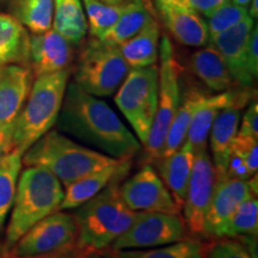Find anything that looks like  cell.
Masks as SVG:
<instances>
[{"label":"cell","mask_w":258,"mask_h":258,"mask_svg":"<svg viewBox=\"0 0 258 258\" xmlns=\"http://www.w3.org/2000/svg\"><path fill=\"white\" fill-rule=\"evenodd\" d=\"M247 67L251 76L256 79L258 73V29L254 25L251 30L249 43H247Z\"/></svg>","instance_id":"38"},{"label":"cell","mask_w":258,"mask_h":258,"mask_svg":"<svg viewBox=\"0 0 258 258\" xmlns=\"http://www.w3.org/2000/svg\"><path fill=\"white\" fill-rule=\"evenodd\" d=\"M231 150L239 152L244 158L251 175H256L258 170V139L243 137L237 133Z\"/></svg>","instance_id":"36"},{"label":"cell","mask_w":258,"mask_h":258,"mask_svg":"<svg viewBox=\"0 0 258 258\" xmlns=\"http://www.w3.org/2000/svg\"><path fill=\"white\" fill-rule=\"evenodd\" d=\"M252 28L253 18L247 16L227 31L211 36L208 41L220 53L234 83L244 88H250L254 80L247 67V43Z\"/></svg>","instance_id":"15"},{"label":"cell","mask_w":258,"mask_h":258,"mask_svg":"<svg viewBox=\"0 0 258 258\" xmlns=\"http://www.w3.org/2000/svg\"><path fill=\"white\" fill-rule=\"evenodd\" d=\"M159 69L157 64L131 69L115 95V103L127 118L141 146L146 144L157 111Z\"/></svg>","instance_id":"6"},{"label":"cell","mask_w":258,"mask_h":258,"mask_svg":"<svg viewBox=\"0 0 258 258\" xmlns=\"http://www.w3.org/2000/svg\"><path fill=\"white\" fill-rule=\"evenodd\" d=\"M189 238L180 214L137 212L133 224L111 244V249H147L177 243Z\"/></svg>","instance_id":"9"},{"label":"cell","mask_w":258,"mask_h":258,"mask_svg":"<svg viewBox=\"0 0 258 258\" xmlns=\"http://www.w3.org/2000/svg\"><path fill=\"white\" fill-rule=\"evenodd\" d=\"M60 128L117 159H132L141 145L105 102L71 84L59 115Z\"/></svg>","instance_id":"1"},{"label":"cell","mask_w":258,"mask_h":258,"mask_svg":"<svg viewBox=\"0 0 258 258\" xmlns=\"http://www.w3.org/2000/svg\"><path fill=\"white\" fill-rule=\"evenodd\" d=\"M72 59V43L54 29L30 36L29 67L35 78L69 69Z\"/></svg>","instance_id":"17"},{"label":"cell","mask_w":258,"mask_h":258,"mask_svg":"<svg viewBox=\"0 0 258 258\" xmlns=\"http://www.w3.org/2000/svg\"><path fill=\"white\" fill-rule=\"evenodd\" d=\"M88 258H103V257H102L101 254H99L98 252H93V253L90 254V256H89Z\"/></svg>","instance_id":"45"},{"label":"cell","mask_w":258,"mask_h":258,"mask_svg":"<svg viewBox=\"0 0 258 258\" xmlns=\"http://www.w3.org/2000/svg\"><path fill=\"white\" fill-rule=\"evenodd\" d=\"M258 231V201L256 196H250L239 205L232 215L225 238H238L244 235H256Z\"/></svg>","instance_id":"32"},{"label":"cell","mask_w":258,"mask_h":258,"mask_svg":"<svg viewBox=\"0 0 258 258\" xmlns=\"http://www.w3.org/2000/svg\"><path fill=\"white\" fill-rule=\"evenodd\" d=\"M93 252L95 251L85 246L78 239L71 241L70 244L51 252L36 254V256H18L12 252L11 249H8L4 244L0 243V258H88Z\"/></svg>","instance_id":"34"},{"label":"cell","mask_w":258,"mask_h":258,"mask_svg":"<svg viewBox=\"0 0 258 258\" xmlns=\"http://www.w3.org/2000/svg\"><path fill=\"white\" fill-rule=\"evenodd\" d=\"M120 195L134 212H163L180 214L170 190L151 164L120 185Z\"/></svg>","instance_id":"12"},{"label":"cell","mask_w":258,"mask_h":258,"mask_svg":"<svg viewBox=\"0 0 258 258\" xmlns=\"http://www.w3.org/2000/svg\"><path fill=\"white\" fill-rule=\"evenodd\" d=\"M22 166V154L17 151H12L0 158V227L14 205Z\"/></svg>","instance_id":"30"},{"label":"cell","mask_w":258,"mask_h":258,"mask_svg":"<svg viewBox=\"0 0 258 258\" xmlns=\"http://www.w3.org/2000/svg\"><path fill=\"white\" fill-rule=\"evenodd\" d=\"M164 24L179 43L190 47L206 46L209 41L207 22L189 8L158 6Z\"/></svg>","instance_id":"20"},{"label":"cell","mask_w":258,"mask_h":258,"mask_svg":"<svg viewBox=\"0 0 258 258\" xmlns=\"http://www.w3.org/2000/svg\"><path fill=\"white\" fill-rule=\"evenodd\" d=\"M157 6H177V8H188V0H157Z\"/></svg>","instance_id":"41"},{"label":"cell","mask_w":258,"mask_h":258,"mask_svg":"<svg viewBox=\"0 0 258 258\" xmlns=\"http://www.w3.org/2000/svg\"><path fill=\"white\" fill-rule=\"evenodd\" d=\"M191 69L212 91L224 92L233 88L234 80L224 59L211 44L192 54Z\"/></svg>","instance_id":"23"},{"label":"cell","mask_w":258,"mask_h":258,"mask_svg":"<svg viewBox=\"0 0 258 258\" xmlns=\"http://www.w3.org/2000/svg\"><path fill=\"white\" fill-rule=\"evenodd\" d=\"M247 102V99H243L226 106L219 112L211 127L208 137L211 138V158L218 180L225 178L232 144L239 129L241 110Z\"/></svg>","instance_id":"18"},{"label":"cell","mask_w":258,"mask_h":258,"mask_svg":"<svg viewBox=\"0 0 258 258\" xmlns=\"http://www.w3.org/2000/svg\"><path fill=\"white\" fill-rule=\"evenodd\" d=\"M250 196L251 191L247 180L222 178L217 180L213 199L206 215L203 237L225 238L226 228L232 215L239 205Z\"/></svg>","instance_id":"14"},{"label":"cell","mask_w":258,"mask_h":258,"mask_svg":"<svg viewBox=\"0 0 258 258\" xmlns=\"http://www.w3.org/2000/svg\"><path fill=\"white\" fill-rule=\"evenodd\" d=\"M159 34V27L154 18L137 35L118 44V49L131 69L156 64L158 60Z\"/></svg>","instance_id":"24"},{"label":"cell","mask_w":258,"mask_h":258,"mask_svg":"<svg viewBox=\"0 0 258 258\" xmlns=\"http://www.w3.org/2000/svg\"><path fill=\"white\" fill-rule=\"evenodd\" d=\"M70 73V69H64L37 77L12 127L10 135L12 151L23 156L29 147L54 127L59 120Z\"/></svg>","instance_id":"3"},{"label":"cell","mask_w":258,"mask_h":258,"mask_svg":"<svg viewBox=\"0 0 258 258\" xmlns=\"http://www.w3.org/2000/svg\"><path fill=\"white\" fill-rule=\"evenodd\" d=\"M230 2L231 0H188V8L205 17H209L219 8Z\"/></svg>","instance_id":"39"},{"label":"cell","mask_w":258,"mask_h":258,"mask_svg":"<svg viewBox=\"0 0 258 258\" xmlns=\"http://www.w3.org/2000/svg\"><path fill=\"white\" fill-rule=\"evenodd\" d=\"M131 165L132 159L118 160L117 163L90 173L66 186L59 211L78 208L90 199L95 198L97 194L101 192L109 184L121 182L131 170Z\"/></svg>","instance_id":"19"},{"label":"cell","mask_w":258,"mask_h":258,"mask_svg":"<svg viewBox=\"0 0 258 258\" xmlns=\"http://www.w3.org/2000/svg\"><path fill=\"white\" fill-rule=\"evenodd\" d=\"M238 134L243 137H250L258 139V104L257 102H252L246 109L243 115V121Z\"/></svg>","instance_id":"37"},{"label":"cell","mask_w":258,"mask_h":258,"mask_svg":"<svg viewBox=\"0 0 258 258\" xmlns=\"http://www.w3.org/2000/svg\"><path fill=\"white\" fill-rule=\"evenodd\" d=\"M205 96V93L198 89H189L188 91L184 92L183 97H180L178 109H177L172 122H171L164 148L158 160L169 157L170 154L176 152L183 146V144L185 143L194 111Z\"/></svg>","instance_id":"27"},{"label":"cell","mask_w":258,"mask_h":258,"mask_svg":"<svg viewBox=\"0 0 258 258\" xmlns=\"http://www.w3.org/2000/svg\"><path fill=\"white\" fill-rule=\"evenodd\" d=\"M10 152H12L11 140H10L8 135L0 132V158Z\"/></svg>","instance_id":"40"},{"label":"cell","mask_w":258,"mask_h":258,"mask_svg":"<svg viewBox=\"0 0 258 258\" xmlns=\"http://www.w3.org/2000/svg\"><path fill=\"white\" fill-rule=\"evenodd\" d=\"M249 89L250 88H244V90H239V91L227 90V91L219 92L218 95H206L203 97L198 108L194 111L185 139V144L189 145L194 153L199 152L203 148H207L211 127L222 109L243 99L250 101L252 92Z\"/></svg>","instance_id":"16"},{"label":"cell","mask_w":258,"mask_h":258,"mask_svg":"<svg viewBox=\"0 0 258 258\" xmlns=\"http://www.w3.org/2000/svg\"><path fill=\"white\" fill-rule=\"evenodd\" d=\"M249 5H250V9L247 10V12H249V16L251 18L256 19L257 16H258V0H251Z\"/></svg>","instance_id":"42"},{"label":"cell","mask_w":258,"mask_h":258,"mask_svg":"<svg viewBox=\"0 0 258 258\" xmlns=\"http://www.w3.org/2000/svg\"><path fill=\"white\" fill-rule=\"evenodd\" d=\"M76 209L78 240L95 252L110 247L137 217V212L128 208L121 198L120 182L109 184Z\"/></svg>","instance_id":"5"},{"label":"cell","mask_w":258,"mask_h":258,"mask_svg":"<svg viewBox=\"0 0 258 258\" xmlns=\"http://www.w3.org/2000/svg\"><path fill=\"white\" fill-rule=\"evenodd\" d=\"M30 59V35L15 16L0 14V66L24 64Z\"/></svg>","instance_id":"22"},{"label":"cell","mask_w":258,"mask_h":258,"mask_svg":"<svg viewBox=\"0 0 258 258\" xmlns=\"http://www.w3.org/2000/svg\"><path fill=\"white\" fill-rule=\"evenodd\" d=\"M154 19L146 0H125L123 11L117 22L98 40L118 46L137 35L147 23Z\"/></svg>","instance_id":"25"},{"label":"cell","mask_w":258,"mask_h":258,"mask_svg":"<svg viewBox=\"0 0 258 258\" xmlns=\"http://www.w3.org/2000/svg\"><path fill=\"white\" fill-rule=\"evenodd\" d=\"M53 29L72 44H78L88 32L82 0H54Z\"/></svg>","instance_id":"28"},{"label":"cell","mask_w":258,"mask_h":258,"mask_svg":"<svg viewBox=\"0 0 258 258\" xmlns=\"http://www.w3.org/2000/svg\"><path fill=\"white\" fill-rule=\"evenodd\" d=\"M118 160L122 159L82 146L51 129L22 156L25 166L43 167L53 173L64 188Z\"/></svg>","instance_id":"2"},{"label":"cell","mask_w":258,"mask_h":258,"mask_svg":"<svg viewBox=\"0 0 258 258\" xmlns=\"http://www.w3.org/2000/svg\"><path fill=\"white\" fill-rule=\"evenodd\" d=\"M103 258H205V247L196 239L177 241L147 249H108L98 252Z\"/></svg>","instance_id":"26"},{"label":"cell","mask_w":258,"mask_h":258,"mask_svg":"<svg viewBox=\"0 0 258 258\" xmlns=\"http://www.w3.org/2000/svg\"><path fill=\"white\" fill-rule=\"evenodd\" d=\"M217 172L207 148L194 153L191 175L183 203L186 228L194 235H203L206 215L217 185Z\"/></svg>","instance_id":"11"},{"label":"cell","mask_w":258,"mask_h":258,"mask_svg":"<svg viewBox=\"0 0 258 258\" xmlns=\"http://www.w3.org/2000/svg\"><path fill=\"white\" fill-rule=\"evenodd\" d=\"M129 70L117 46L92 38L80 54L74 83L90 95L108 97L117 91Z\"/></svg>","instance_id":"7"},{"label":"cell","mask_w":258,"mask_h":258,"mask_svg":"<svg viewBox=\"0 0 258 258\" xmlns=\"http://www.w3.org/2000/svg\"><path fill=\"white\" fill-rule=\"evenodd\" d=\"M231 2L234 3V4L239 5V6H243V8H247L251 0H231Z\"/></svg>","instance_id":"43"},{"label":"cell","mask_w":258,"mask_h":258,"mask_svg":"<svg viewBox=\"0 0 258 258\" xmlns=\"http://www.w3.org/2000/svg\"><path fill=\"white\" fill-rule=\"evenodd\" d=\"M156 164L159 169L161 179L170 190L178 208L182 211L192 170V150L184 143L179 150L164 159L158 160Z\"/></svg>","instance_id":"21"},{"label":"cell","mask_w":258,"mask_h":258,"mask_svg":"<svg viewBox=\"0 0 258 258\" xmlns=\"http://www.w3.org/2000/svg\"><path fill=\"white\" fill-rule=\"evenodd\" d=\"M86 11L88 30L93 38H99L117 22L124 3L118 5H109L99 0H83Z\"/></svg>","instance_id":"31"},{"label":"cell","mask_w":258,"mask_h":258,"mask_svg":"<svg viewBox=\"0 0 258 258\" xmlns=\"http://www.w3.org/2000/svg\"><path fill=\"white\" fill-rule=\"evenodd\" d=\"M206 258H252L240 241L233 238H221V240L205 250Z\"/></svg>","instance_id":"35"},{"label":"cell","mask_w":258,"mask_h":258,"mask_svg":"<svg viewBox=\"0 0 258 258\" xmlns=\"http://www.w3.org/2000/svg\"><path fill=\"white\" fill-rule=\"evenodd\" d=\"M10 2H11V5H14V4H16V3L21 2V0H10Z\"/></svg>","instance_id":"46"},{"label":"cell","mask_w":258,"mask_h":258,"mask_svg":"<svg viewBox=\"0 0 258 258\" xmlns=\"http://www.w3.org/2000/svg\"><path fill=\"white\" fill-rule=\"evenodd\" d=\"M159 89H158L157 111L146 144L144 145L145 164L157 163L165 144L167 132L180 102L179 74L180 66L173 56L172 44L166 36L160 46Z\"/></svg>","instance_id":"8"},{"label":"cell","mask_w":258,"mask_h":258,"mask_svg":"<svg viewBox=\"0 0 258 258\" xmlns=\"http://www.w3.org/2000/svg\"><path fill=\"white\" fill-rule=\"evenodd\" d=\"M76 239H78L76 215L55 211L22 235L12 245L11 251L18 256H36L60 249Z\"/></svg>","instance_id":"10"},{"label":"cell","mask_w":258,"mask_h":258,"mask_svg":"<svg viewBox=\"0 0 258 258\" xmlns=\"http://www.w3.org/2000/svg\"><path fill=\"white\" fill-rule=\"evenodd\" d=\"M34 78L29 66L17 63L0 66V132L9 138L31 91Z\"/></svg>","instance_id":"13"},{"label":"cell","mask_w":258,"mask_h":258,"mask_svg":"<svg viewBox=\"0 0 258 258\" xmlns=\"http://www.w3.org/2000/svg\"><path fill=\"white\" fill-rule=\"evenodd\" d=\"M247 16H249L247 8H243V6L234 4L232 2L222 5L214 14L207 17L209 37L227 31L228 29L237 25Z\"/></svg>","instance_id":"33"},{"label":"cell","mask_w":258,"mask_h":258,"mask_svg":"<svg viewBox=\"0 0 258 258\" xmlns=\"http://www.w3.org/2000/svg\"><path fill=\"white\" fill-rule=\"evenodd\" d=\"M99 2L105 3V4H109V5H118V4H122V3H124L125 0H99Z\"/></svg>","instance_id":"44"},{"label":"cell","mask_w":258,"mask_h":258,"mask_svg":"<svg viewBox=\"0 0 258 258\" xmlns=\"http://www.w3.org/2000/svg\"><path fill=\"white\" fill-rule=\"evenodd\" d=\"M62 184L49 171L38 166H28L17 184L10 224L3 244L11 249L22 235L36 222L59 211L63 200Z\"/></svg>","instance_id":"4"},{"label":"cell","mask_w":258,"mask_h":258,"mask_svg":"<svg viewBox=\"0 0 258 258\" xmlns=\"http://www.w3.org/2000/svg\"><path fill=\"white\" fill-rule=\"evenodd\" d=\"M11 8L15 17L32 34H43L51 29L54 0H21Z\"/></svg>","instance_id":"29"}]
</instances>
